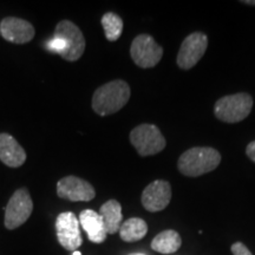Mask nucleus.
<instances>
[{
	"instance_id": "nucleus-19",
	"label": "nucleus",
	"mask_w": 255,
	"mask_h": 255,
	"mask_svg": "<svg viewBox=\"0 0 255 255\" xmlns=\"http://www.w3.org/2000/svg\"><path fill=\"white\" fill-rule=\"evenodd\" d=\"M46 49L50 51V52L52 53H58L60 56L62 53L64 52V50H65V44H64V41L60 39L58 37H55L51 38L46 41Z\"/></svg>"
},
{
	"instance_id": "nucleus-21",
	"label": "nucleus",
	"mask_w": 255,
	"mask_h": 255,
	"mask_svg": "<svg viewBox=\"0 0 255 255\" xmlns=\"http://www.w3.org/2000/svg\"><path fill=\"white\" fill-rule=\"evenodd\" d=\"M246 152H247L248 157H250L253 162H255V141L254 142H251L250 144L247 145Z\"/></svg>"
},
{
	"instance_id": "nucleus-10",
	"label": "nucleus",
	"mask_w": 255,
	"mask_h": 255,
	"mask_svg": "<svg viewBox=\"0 0 255 255\" xmlns=\"http://www.w3.org/2000/svg\"><path fill=\"white\" fill-rule=\"evenodd\" d=\"M57 195L72 202H88L95 199L96 191L88 181L77 176H66L57 183Z\"/></svg>"
},
{
	"instance_id": "nucleus-13",
	"label": "nucleus",
	"mask_w": 255,
	"mask_h": 255,
	"mask_svg": "<svg viewBox=\"0 0 255 255\" xmlns=\"http://www.w3.org/2000/svg\"><path fill=\"white\" fill-rule=\"evenodd\" d=\"M0 161L9 168H18L26 161V152L8 133H0Z\"/></svg>"
},
{
	"instance_id": "nucleus-18",
	"label": "nucleus",
	"mask_w": 255,
	"mask_h": 255,
	"mask_svg": "<svg viewBox=\"0 0 255 255\" xmlns=\"http://www.w3.org/2000/svg\"><path fill=\"white\" fill-rule=\"evenodd\" d=\"M102 26L104 28L105 37L108 40L115 41L121 37L123 31V20L120 15L113 12H108L102 18Z\"/></svg>"
},
{
	"instance_id": "nucleus-17",
	"label": "nucleus",
	"mask_w": 255,
	"mask_h": 255,
	"mask_svg": "<svg viewBox=\"0 0 255 255\" xmlns=\"http://www.w3.org/2000/svg\"><path fill=\"white\" fill-rule=\"evenodd\" d=\"M120 237L126 242H136L142 240L148 233V225L144 220L131 218L122 223L120 228Z\"/></svg>"
},
{
	"instance_id": "nucleus-22",
	"label": "nucleus",
	"mask_w": 255,
	"mask_h": 255,
	"mask_svg": "<svg viewBox=\"0 0 255 255\" xmlns=\"http://www.w3.org/2000/svg\"><path fill=\"white\" fill-rule=\"evenodd\" d=\"M242 2L246 5H255V0H244Z\"/></svg>"
},
{
	"instance_id": "nucleus-4",
	"label": "nucleus",
	"mask_w": 255,
	"mask_h": 255,
	"mask_svg": "<svg viewBox=\"0 0 255 255\" xmlns=\"http://www.w3.org/2000/svg\"><path fill=\"white\" fill-rule=\"evenodd\" d=\"M130 142L141 156L158 154L165 146V139L158 128L152 124H141L130 132Z\"/></svg>"
},
{
	"instance_id": "nucleus-2",
	"label": "nucleus",
	"mask_w": 255,
	"mask_h": 255,
	"mask_svg": "<svg viewBox=\"0 0 255 255\" xmlns=\"http://www.w3.org/2000/svg\"><path fill=\"white\" fill-rule=\"evenodd\" d=\"M221 162V155L209 146H196L183 152L178 159V170L183 175L197 177L213 171Z\"/></svg>"
},
{
	"instance_id": "nucleus-23",
	"label": "nucleus",
	"mask_w": 255,
	"mask_h": 255,
	"mask_svg": "<svg viewBox=\"0 0 255 255\" xmlns=\"http://www.w3.org/2000/svg\"><path fill=\"white\" fill-rule=\"evenodd\" d=\"M128 255H146V254H143V253H131V254H128Z\"/></svg>"
},
{
	"instance_id": "nucleus-7",
	"label": "nucleus",
	"mask_w": 255,
	"mask_h": 255,
	"mask_svg": "<svg viewBox=\"0 0 255 255\" xmlns=\"http://www.w3.org/2000/svg\"><path fill=\"white\" fill-rule=\"evenodd\" d=\"M130 56L139 68H154L163 56V49L156 43L151 36L139 34L132 41L130 47Z\"/></svg>"
},
{
	"instance_id": "nucleus-5",
	"label": "nucleus",
	"mask_w": 255,
	"mask_h": 255,
	"mask_svg": "<svg viewBox=\"0 0 255 255\" xmlns=\"http://www.w3.org/2000/svg\"><path fill=\"white\" fill-rule=\"evenodd\" d=\"M33 210V202L25 188L14 191L5 209V227L12 231L27 221Z\"/></svg>"
},
{
	"instance_id": "nucleus-3",
	"label": "nucleus",
	"mask_w": 255,
	"mask_h": 255,
	"mask_svg": "<svg viewBox=\"0 0 255 255\" xmlns=\"http://www.w3.org/2000/svg\"><path fill=\"white\" fill-rule=\"evenodd\" d=\"M253 108V98L248 94L241 92L225 96L215 103L214 113L220 121L226 123H237L244 121L251 114Z\"/></svg>"
},
{
	"instance_id": "nucleus-11",
	"label": "nucleus",
	"mask_w": 255,
	"mask_h": 255,
	"mask_svg": "<svg viewBox=\"0 0 255 255\" xmlns=\"http://www.w3.org/2000/svg\"><path fill=\"white\" fill-rule=\"evenodd\" d=\"M171 200V187L169 182L157 180L148 184L142 194V205L148 212L156 213L167 208Z\"/></svg>"
},
{
	"instance_id": "nucleus-24",
	"label": "nucleus",
	"mask_w": 255,
	"mask_h": 255,
	"mask_svg": "<svg viewBox=\"0 0 255 255\" xmlns=\"http://www.w3.org/2000/svg\"><path fill=\"white\" fill-rule=\"evenodd\" d=\"M72 255H81V253H79V252L76 251V252H73V254H72Z\"/></svg>"
},
{
	"instance_id": "nucleus-12",
	"label": "nucleus",
	"mask_w": 255,
	"mask_h": 255,
	"mask_svg": "<svg viewBox=\"0 0 255 255\" xmlns=\"http://www.w3.org/2000/svg\"><path fill=\"white\" fill-rule=\"evenodd\" d=\"M0 33L9 43L25 44L33 39L34 27L24 19L7 17L0 23Z\"/></svg>"
},
{
	"instance_id": "nucleus-25",
	"label": "nucleus",
	"mask_w": 255,
	"mask_h": 255,
	"mask_svg": "<svg viewBox=\"0 0 255 255\" xmlns=\"http://www.w3.org/2000/svg\"><path fill=\"white\" fill-rule=\"evenodd\" d=\"M0 36H1V33H0Z\"/></svg>"
},
{
	"instance_id": "nucleus-14",
	"label": "nucleus",
	"mask_w": 255,
	"mask_h": 255,
	"mask_svg": "<svg viewBox=\"0 0 255 255\" xmlns=\"http://www.w3.org/2000/svg\"><path fill=\"white\" fill-rule=\"evenodd\" d=\"M79 223L87 232L89 240L94 244H102L107 239L108 233L105 231L103 220H102L100 213L92 209L83 210L79 215Z\"/></svg>"
},
{
	"instance_id": "nucleus-16",
	"label": "nucleus",
	"mask_w": 255,
	"mask_h": 255,
	"mask_svg": "<svg viewBox=\"0 0 255 255\" xmlns=\"http://www.w3.org/2000/svg\"><path fill=\"white\" fill-rule=\"evenodd\" d=\"M182 240L180 234L173 229L161 232L151 241V248L161 254H173L180 250Z\"/></svg>"
},
{
	"instance_id": "nucleus-15",
	"label": "nucleus",
	"mask_w": 255,
	"mask_h": 255,
	"mask_svg": "<svg viewBox=\"0 0 255 255\" xmlns=\"http://www.w3.org/2000/svg\"><path fill=\"white\" fill-rule=\"evenodd\" d=\"M100 215L103 220L105 231L108 234H116L120 232L123 221L122 207L116 200H109L101 207Z\"/></svg>"
},
{
	"instance_id": "nucleus-9",
	"label": "nucleus",
	"mask_w": 255,
	"mask_h": 255,
	"mask_svg": "<svg viewBox=\"0 0 255 255\" xmlns=\"http://www.w3.org/2000/svg\"><path fill=\"white\" fill-rule=\"evenodd\" d=\"M208 46V38L202 32H194L183 40L177 55V65L189 70L199 63Z\"/></svg>"
},
{
	"instance_id": "nucleus-20",
	"label": "nucleus",
	"mask_w": 255,
	"mask_h": 255,
	"mask_svg": "<svg viewBox=\"0 0 255 255\" xmlns=\"http://www.w3.org/2000/svg\"><path fill=\"white\" fill-rule=\"evenodd\" d=\"M231 250L233 255H253L252 252L246 247V245H244L242 242H235V244H233Z\"/></svg>"
},
{
	"instance_id": "nucleus-1",
	"label": "nucleus",
	"mask_w": 255,
	"mask_h": 255,
	"mask_svg": "<svg viewBox=\"0 0 255 255\" xmlns=\"http://www.w3.org/2000/svg\"><path fill=\"white\" fill-rule=\"evenodd\" d=\"M130 88L123 81H113L102 85L95 91L92 97V109L101 116L115 114L128 103Z\"/></svg>"
},
{
	"instance_id": "nucleus-6",
	"label": "nucleus",
	"mask_w": 255,
	"mask_h": 255,
	"mask_svg": "<svg viewBox=\"0 0 255 255\" xmlns=\"http://www.w3.org/2000/svg\"><path fill=\"white\" fill-rule=\"evenodd\" d=\"M55 37L60 38L65 44V50L62 53V58L69 62H75L84 53L85 39L77 25L70 20H62L57 24Z\"/></svg>"
},
{
	"instance_id": "nucleus-8",
	"label": "nucleus",
	"mask_w": 255,
	"mask_h": 255,
	"mask_svg": "<svg viewBox=\"0 0 255 255\" xmlns=\"http://www.w3.org/2000/svg\"><path fill=\"white\" fill-rule=\"evenodd\" d=\"M79 220L71 212L60 213L56 220L57 239L66 251L76 252L82 246L83 239L79 229Z\"/></svg>"
}]
</instances>
